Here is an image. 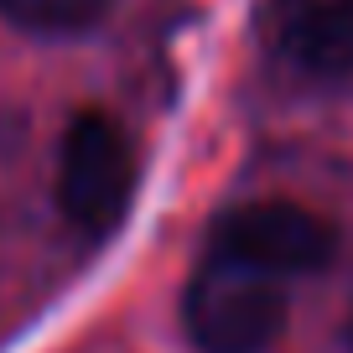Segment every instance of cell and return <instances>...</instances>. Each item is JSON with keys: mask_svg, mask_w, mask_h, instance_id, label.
<instances>
[{"mask_svg": "<svg viewBox=\"0 0 353 353\" xmlns=\"http://www.w3.org/2000/svg\"><path fill=\"white\" fill-rule=\"evenodd\" d=\"M286 327L281 276L213 254L188 286V332L203 353H265Z\"/></svg>", "mask_w": 353, "mask_h": 353, "instance_id": "cell-1", "label": "cell"}, {"mask_svg": "<svg viewBox=\"0 0 353 353\" xmlns=\"http://www.w3.org/2000/svg\"><path fill=\"white\" fill-rule=\"evenodd\" d=\"M135 192V151L110 114H78L57 156V203L83 234H110L125 219Z\"/></svg>", "mask_w": 353, "mask_h": 353, "instance_id": "cell-2", "label": "cell"}, {"mask_svg": "<svg viewBox=\"0 0 353 353\" xmlns=\"http://www.w3.org/2000/svg\"><path fill=\"white\" fill-rule=\"evenodd\" d=\"M213 254L244 260L265 276H312L338 254V234L301 203H250L213 223Z\"/></svg>", "mask_w": 353, "mask_h": 353, "instance_id": "cell-3", "label": "cell"}, {"mask_svg": "<svg viewBox=\"0 0 353 353\" xmlns=\"http://www.w3.org/2000/svg\"><path fill=\"white\" fill-rule=\"evenodd\" d=\"M260 37L307 78L353 73V0H265Z\"/></svg>", "mask_w": 353, "mask_h": 353, "instance_id": "cell-4", "label": "cell"}, {"mask_svg": "<svg viewBox=\"0 0 353 353\" xmlns=\"http://www.w3.org/2000/svg\"><path fill=\"white\" fill-rule=\"evenodd\" d=\"M110 0H0V16L11 26H26V32L42 37H78L88 26H99Z\"/></svg>", "mask_w": 353, "mask_h": 353, "instance_id": "cell-5", "label": "cell"}]
</instances>
